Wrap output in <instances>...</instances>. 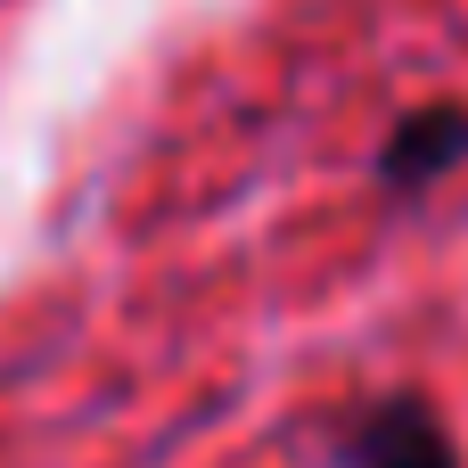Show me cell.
I'll return each instance as SVG.
<instances>
[{
    "label": "cell",
    "instance_id": "cell-2",
    "mask_svg": "<svg viewBox=\"0 0 468 468\" xmlns=\"http://www.w3.org/2000/svg\"><path fill=\"white\" fill-rule=\"evenodd\" d=\"M461 156H468V107H420V115H403V123L387 132L378 181H387V189H428V181H444Z\"/></svg>",
    "mask_w": 468,
    "mask_h": 468
},
{
    "label": "cell",
    "instance_id": "cell-1",
    "mask_svg": "<svg viewBox=\"0 0 468 468\" xmlns=\"http://www.w3.org/2000/svg\"><path fill=\"white\" fill-rule=\"evenodd\" d=\"M346 468H461L444 420L420 395H387L370 411H354L346 428Z\"/></svg>",
    "mask_w": 468,
    "mask_h": 468
}]
</instances>
